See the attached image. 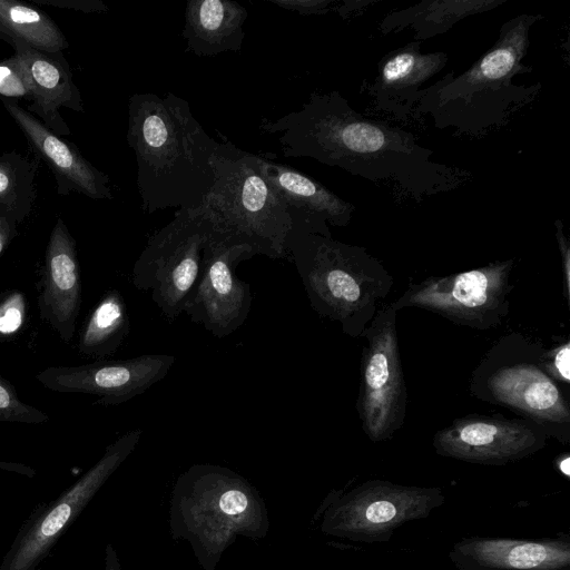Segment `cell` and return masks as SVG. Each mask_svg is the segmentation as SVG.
Masks as SVG:
<instances>
[{
    "label": "cell",
    "mask_w": 570,
    "mask_h": 570,
    "mask_svg": "<svg viewBox=\"0 0 570 570\" xmlns=\"http://www.w3.org/2000/svg\"><path fill=\"white\" fill-rule=\"evenodd\" d=\"M285 157H307L421 200L461 186L470 174L432 159L412 132L354 110L337 91L312 92L299 110L262 119Z\"/></svg>",
    "instance_id": "6da1fadb"
},
{
    "label": "cell",
    "mask_w": 570,
    "mask_h": 570,
    "mask_svg": "<svg viewBox=\"0 0 570 570\" xmlns=\"http://www.w3.org/2000/svg\"><path fill=\"white\" fill-rule=\"evenodd\" d=\"M127 142L137 164V188L147 214L200 207L215 184L218 146L171 92L134 94L128 102Z\"/></svg>",
    "instance_id": "7a4b0ae2"
},
{
    "label": "cell",
    "mask_w": 570,
    "mask_h": 570,
    "mask_svg": "<svg viewBox=\"0 0 570 570\" xmlns=\"http://www.w3.org/2000/svg\"><path fill=\"white\" fill-rule=\"evenodd\" d=\"M542 14L521 13L507 20L494 43L460 75L448 72L424 89L414 117L428 115L436 128L481 137L504 126L533 101L541 83L519 85V75L532 71L523 60L530 30Z\"/></svg>",
    "instance_id": "3957f363"
},
{
    "label": "cell",
    "mask_w": 570,
    "mask_h": 570,
    "mask_svg": "<svg viewBox=\"0 0 570 570\" xmlns=\"http://www.w3.org/2000/svg\"><path fill=\"white\" fill-rule=\"evenodd\" d=\"M173 539L189 543L203 570H216L238 537L258 540L269 529L265 501L229 468L197 463L175 481L169 505Z\"/></svg>",
    "instance_id": "277c9868"
},
{
    "label": "cell",
    "mask_w": 570,
    "mask_h": 570,
    "mask_svg": "<svg viewBox=\"0 0 570 570\" xmlns=\"http://www.w3.org/2000/svg\"><path fill=\"white\" fill-rule=\"evenodd\" d=\"M312 308L361 337L393 286V276L365 247L307 230L293 222L286 242Z\"/></svg>",
    "instance_id": "5b68a950"
},
{
    "label": "cell",
    "mask_w": 570,
    "mask_h": 570,
    "mask_svg": "<svg viewBox=\"0 0 570 570\" xmlns=\"http://www.w3.org/2000/svg\"><path fill=\"white\" fill-rule=\"evenodd\" d=\"M215 184L203 206L219 226L246 239L269 258H287L293 228L289 209L262 174L257 156L230 141L218 142Z\"/></svg>",
    "instance_id": "8992f818"
},
{
    "label": "cell",
    "mask_w": 570,
    "mask_h": 570,
    "mask_svg": "<svg viewBox=\"0 0 570 570\" xmlns=\"http://www.w3.org/2000/svg\"><path fill=\"white\" fill-rule=\"evenodd\" d=\"M544 348V347H543ZM513 333L499 341L474 370L476 399L510 409L562 442L570 438V403L560 385L538 365L543 350Z\"/></svg>",
    "instance_id": "52a82bcc"
},
{
    "label": "cell",
    "mask_w": 570,
    "mask_h": 570,
    "mask_svg": "<svg viewBox=\"0 0 570 570\" xmlns=\"http://www.w3.org/2000/svg\"><path fill=\"white\" fill-rule=\"evenodd\" d=\"M210 228L212 219L203 205L178 209L167 225L150 236L134 265V286L151 292V299L170 321L183 313L198 279Z\"/></svg>",
    "instance_id": "ba28073f"
},
{
    "label": "cell",
    "mask_w": 570,
    "mask_h": 570,
    "mask_svg": "<svg viewBox=\"0 0 570 570\" xmlns=\"http://www.w3.org/2000/svg\"><path fill=\"white\" fill-rule=\"evenodd\" d=\"M514 264L513 258L495 261L478 268L410 283L390 305L396 311L426 309L480 331L495 328L509 313Z\"/></svg>",
    "instance_id": "9c48e42d"
},
{
    "label": "cell",
    "mask_w": 570,
    "mask_h": 570,
    "mask_svg": "<svg viewBox=\"0 0 570 570\" xmlns=\"http://www.w3.org/2000/svg\"><path fill=\"white\" fill-rule=\"evenodd\" d=\"M210 219L199 276L183 312L213 336L224 338L248 317L253 295L249 284L237 276L236 268L257 252L246 239Z\"/></svg>",
    "instance_id": "30bf717a"
},
{
    "label": "cell",
    "mask_w": 570,
    "mask_h": 570,
    "mask_svg": "<svg viewBox=\"0 0 570 570\" xmlns=\"http://www.w3.org/2000/svg\"><path fill=\"white\" fill-rule=\"evenodd\" d=\"M391 305L377 309L361 337L360 389L356 410L363 432L373 441L390 439L405 420L407 390Z\"/></svg>",
    "instance_id": "8fae6325"
},
{
    "label": "cell",
    "mask_w": 570,
    "mask_h": 570,
    "mask_svg": "<svg viewBox=\"0 0 570 570\" xmlns=\"http://www.w3.org/2000/svg\"><path fill=\"white\" fill-rule=\"evenodd\" d=\"M175 361L170 354H144L78 366H50L40 371L36 380L53 392L97 396L96 405H119L161 381Z\"/></svg>",
    "instance_id": "7c38bea8"
},
{
    "label": "cell",
    "mask_w": 570,
    "mask_h": 570,
    "mask_svg": "<svg viewBox=\"0 0 570 570\" xmlns=\"http://www.w3.org/2000/svg\"><path fill=\"white\" fill-rule=\"evenodd\" d=\"M141 434V429L131 430L109 444L95 465L35 521L20 540L6 570H32L68 524L132 453Z\"/></svg>",
    "instance_id": "4fadbf2b"
},
{
    "label": "cell",
    "mask_w": 570,
    "mask_h": 570,
    "mask_svg": "<svg viewBox=\"0 0 570 570\" xmlns=\"http://www.w3.org/2000/svg\"><path fill=\"white\" fill-rule=\"evenodd\" d=\"M537 423L502 415L468 414L439 430L433 444L439 453L470 460H507L525 455L546 442Z\"/></svg>",
    "instance_id": "5bb4252c"
},
{
    "label": "cell",
    "mask_w": 570,
    "mask_h": 570,
    "mask_svg": "<svg viewBox=\"0 0 570 570\" xmlns=\"http://www.w3.org/2000/svg\"><path fill=\"white\" fill-rule=\"evenodd\" d=\"M421 41L413 40L386 52L377 63V73L362 90L371 98L373 108L406 120L425 88L423 86L448 63L443 51L422 52Z\"/></svg>",
    "instance_id": "9a60e30c"
},
{
    "label": "cell",
    "mask_w": 570,
    "mask_h": 570,
    "mask_svg": "<svg viewBox=\"0 0 570 570\" xmlns=\"http://www.w3.org/2000/svg\"><path fill=\"white\" fill-rule=\"evenodd\" d=\"M1 101L35 153L51 169L60 196L76 191L91 199L112 198L108 175L87 160L73 144L63 140L17 101L4 98Z\"/></svg>",
    "instance_id": "2e32d148"
},
{
    "label": "cell",
    "mask_w": 570,
    "mask_h": 570,
    "mask_svg": "<svg viewBox=\"0 0 570 570\" xmlns=\"http://www.w3.org/2000/svg\"><path fill=\"white\" fill-rule=\"evenodd\" d=\"M80 306L81 279L76 242L65 222L58 218L45 252L39 314L68 344L75 335Z\"/></svg>",
    "instance_id": "e0dca14e"
},
{
    "label": "cell",
    "mask_w": 570,
    "mask_h": 570,
    "mask_svg": "<svg viewBox=\"0 0 570 570\" xmlns=\"http://www.w3.org/2000/svg\"><path fill=\"white\" fill-rule=\"evenodd\" d=\"M1 39L11 45L27 75L32 94L27 111L37 115L57 135H70L59 109L82 112L83 104L62 52L40 51L11 37Z\"/></svg>",
    "instance_id": "ac0fdd59"
},
{
    "label": "cell",
    "mask_w": 570,
    "mask_h": 570,
    "mask_svg": "<svg viewBox=\"0 0 570 570\" xmlns=\"http://www.w3.org/2000/svg\"><path fill=\"white\" fill-rule=\"evenodd\" d=\"M257 164L264 177L285 200L292 217H301L324 233H330L328 224L336 227L350 224L355 206L320 181L261 156H257Z\"/></svg>",
    "instance_id": "d6986e66"
},
{
    "label": "cell",
    "mask_w": 570,
    "mask_h": 570,
    "mask_svg": "<svg viewBox=\"0 0 570 570\" xmlns=\"http://www.w3.org/2000/svg\"><path fill=\"white\" fill-rule=\"evenodd\" d=\"M247 17V9L233 0H188L181 32L187 51L199 57L239 51Z\"/></svg>",
    "instance_id": "ffe728a7"
},
{
    "label": "cell",
    "mask_w": 570,
    "mask_h": 570,
    "mask_svg": "<svg viewBox=\"0 0 570 570\" xmlns=\"http://www.w3.org/2000/svg\"><path fill=\"white\" fill-rule=\"evenodd\" d=\"M509 0H423L407 8L390 11L381 20L382 33L413 31L423 41L443 35L460 21L497 9Z\"/></svg>",
    "instance_id": "44dd1931"
},
{
    "label": "cell",
    "mask_w": 570,
    "mask_h": 570,
    "mask_svg": "<svg viewBox=\"0 0 570 570\" xmlns=\"http://www.w3.org/2000/svg\"><path fill=\"white\" fill-rule=\"evenodd\" d=\"M130 322L121 293L110 289L104 294L83 324L78 341L82 355L102 358L114 354L129 334Z\"/></svg>",
    "instance_id": "7402d4cb"
},
{
    "label": "cell",
    "mask_w": 570,
    "mask_h": 570,
    "mask_svg": "<svg viewBox=\"0 0 570 570\" xmlns=\"http://www.w3.org/2000/svg\"><path fill=\"white\" fill-rule=\"evenodd\" d=\"M11 37L45 52H62L69 43L42 10L17 0H0V38Z\"/></svg>",
    "instance_id": "603a6c76"
},
{
    "label": "cell",
    "mask_w": 570,
    "mask_h": 570,
    "mask_svg": "<svg viewBox=\"0 0 570 570\" xmlns=\"http://www.w3.org/2000/svg\"><path fill=\"white\" fill-rule=\"evenodd\" d=\"M39 160L17 153L0 155V215L16 225L29 217L37 198Z\"/></svg>",
    "instance_id": "cb8c5ba5"
},
{
    "label": "cell",
    "mask_w": 570,
    "mask_h": 570,
    "mask_svg": "<svg viewBox=\"0 0 570 570\" xmlns=\"http://www.w3.org/2000/svg\"><path fill=\"white\" fill-rule=\"evenodd\" d=\"M48 421L46 412L21 401L14 386L0 375V422L42 424Z\"/></svg>",
    "instance_id": "d4e9b609"
},
{
    "label": "cell",
    "mask_w": 570,
    "mask_h": 570,
    "mask_svg": "<svg viewBox=\"0 0 570 570\" xmlns=\"http://www.w3.org/2000/svg\"><path fill=\"white\" fill-rule=\"evenodd\" d=\"M0 97L13 101L23 99L31 102L32 100L27 75L14 55L0 60Z\"/></svg>",
    "instance_id": "484cf974"
},
{
    "label": "cell",
    "mask_w": 570,
    "mask_h": 570,
    "mask_svg": "<svg viewBox=\"0 0 570 570\" xmlns=\"http://www.w3.org/2000/svg\"><path fill=\"white\" fill-rule=\"evenodd\" d=\"M27 317V302L19 291L0 295V340H7L20 331Z\"/></svg>",
    "instance_id": "4316f807"
},
{
    "label": "cell",
    "mask_w": 570,
    "mask_h": 570,
    "mask_svg": "<svg viewBox=\"0 0 570 570\" xmlns=\"http://www.w3.org/2000/svg\"><path fill=\"white\" fill-rule=\"evenodd\" d=\"M540 368L559 385H570V341L553 348H543L538 357Z\"/></svg>",
    "instance_id": "83f0119b"
},
{
    "label": "cell",
    "mask_w": 570,
    "mask_h": 570,
    "mask_svg": "<svg viewBox=\"0 0 570 570\" xmlns=\"http://www.w3.org/2000/svg\"><path fill=\"white\" fill-rule=\"evenodd\" d=\"M548 557L544 546L538 543H524L514 547L507 559L508 563L518 569L534 568Z\"/></svg>",
    "instance_id": "f1b7e54d"
},
{
    "label": "cell",
    "mask_w": 570,
    "mask_h": 570,
    "mask_svg": "<svg viewBox=\"0 0 570 570\" xmlns=\"http://www.w3.org/2000/svg\"><path fill=\"white\" fill-rule=\"evenodd\" d=\"M269 2L302 16H322L334 9L335 0H268Z\"/></svg>",
    "instance_id": "f546056e"
},
{
    "label": "cell",
    "mask_w": 570,
    "mask_h": 570,
    "mask_svg": "<svg viewBox=\"0 0 570 570\" xmlns=\"http://www.w3.org/2000/svg\"><path fill=\"white\" fill-rule=\"evenodd\" d=\"M556 239L561 257V271L563 277V296L570 306V243L564 233L563 223L560 219L554 220Z\"/></svg>",
    "instance_id": "4dcf8cb0"
},
{
    "label": "cell",
    "mask_w": 570,
    "mask_h": 570,
    "mask_svg": "<svg viewBox=\"0 0 570 570\" xmlns=\"http://www.w3.org/2000/svg\"><path fill=\"white\" fill-rule=\"evenodd\" d=\"M35 3L73 9L82 12L107 11L108 7L99 0H33Z\"/></svg>",
    "instance_id": "1f68e13d"
},
{
    "label": "cell",
    "mask_w": 570,
    "mask_h": 570,
    "mask_svg": "<svg viewBox=\"0 0 570 570\" xmlns=\"http://www.w3.org/2000/svg\"><path fill=\"white\" fill-rule=\"evenodd\" d=\"M396 514L395 507L389 501H376L368 505L365 511L366 519L372 523H384L392 520Z\"/></svg>",
    "instance_id": "d6a6232c"
},
{
    "label": "cell",
    "mask_w": 570,
    "mask_h": 570,
    "mask_svg": "<svg viewBox=\"0 0 570 570\" xmlns=\"http://www.w3.org/2000/svg\"><path fill=\"white\" fill-rule=\"evenodd\" d=\"M17 235V225L0 215V255Z\"/></svg>",
    "instance_id": "836d02e7"
},
{
    "label": "cell",
    "mask_w": 570,
    "mask_h": 570,
    "mask_svg": "<svg viewBox=\"0 0 570 570\" xmlns=\"http://www.w3.org/2000/svg\"><path fill=\"white\" fill-rule=\"evenodd\" d=\"M105 570H121L118 554L111 543L105 550Z\"/></svg>",
    "instance_id": "e575fe53"
},
{
    "label": "cell",
    "mask_w": 570,
    "mask_h": 570,
    "mask_svg": "<svg viewBox=\"0 0 570 570\" xmlns=\"http://www.w3.org/2000/svg\"><path fill=\"white\" fill-rule=\"evenodd\" d=\"M559 468L563 474L569 475L570 474V458L566 456L564 459H562L559 462Z\"/></svg>",
    "instance_id": "d590c367"
},
{
    "label": "cell",
    "mask_w": 570,
    "mask_h": 570,
    "mask_svg": "<svg viewBox=\"0 0 570 570\" xmlns=\"http://www.w3.org/2000/svg\"><path fill=\"white\" fill-rule=\"evenodd\" d=\"M11 468L17 469V465L0 462V469H11Z\"/></svg>",
    "instance_id": "8d00e7d4"
}]
</instances>
